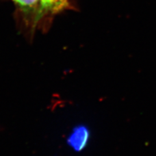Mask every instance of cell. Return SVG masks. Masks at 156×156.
<instances>
[{
	"instance_id": "1",
	"label": "cell",
	"mask_w": 156,
	"mask_h": 156,
	"mask_svg": "<svg viewBox=\"0 0 156 156\" xmlns=\"http://www.w3.org/2000/svg\"><path fill=\"white\" fill-rule=\"evenodd\" d=\"M89 139V132L84 126H78L73 129L68 139V143L76 151L85 148Z\"/></svg>"
},
{
	"instance_id": "2",
	"label": "cell",
	"mask_w": 156,
	"mask_h": 156,
	"mask_svg": "<svg viewBox=\"0 0 156 156\" xmlns=\"http://www.w3.org/2000/svg\"><path fill=\"white\" fill-rule=\"evenodd\" d=\"M21 11L27 14H31L35 20L41 18L45 12L41 0H12Z\"/></svg>"
},
{
	"instance_id": "3",
	"label": "cell",
	"mask_w": 156,
	"mask_h": 156,
	"mask_svg": "<svg viewBox=\"0 0 156 156\" xmlns=\"http://www.w3.org/2000/svg\"><path fill=\"white\" fill-rule=\"evenodd\" d=\"M42 6L45 12H57L55 0H41Z\"/></svg>"
},
{
	"instance_id": "4",
	"label": "cell",
	"mask_w": 156,
	"mask_h": 156,
	"mask_svg": "<svg viewBox=\"0 0 156 156\" xmlns=\"http://www.w3.org/2000/svg\"><path fill=\"white\" fill-rule=\"evenodd\" d=\"M55 1L57 12L61 11V10L65 9V7H67L68 5L67 0H55Z\"/></svg>"
}]
</instances>
